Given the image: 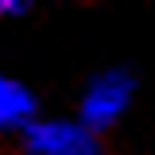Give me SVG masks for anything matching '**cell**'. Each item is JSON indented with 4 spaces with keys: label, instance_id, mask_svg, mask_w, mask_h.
<instances>
[{
    "label": "cell",
    "instance_id": "cell-1",
    "mask_svg": "<svg viewBox=\"0 0 155 155\" xmlns=\"http://www.w3.org/2000/svg\"><path fill=\"white\" fill-rule=\"evenodd\" d=\"M30 155H100L92 129L74 122H33L26 129Z\"/></svg>",
    "mask_w": 155,
    "mask_h": 155
},
{
    "label": "cell",
    "instance_id": "cell-2",
    "mask_svg": "<svg viewBox=\"0 0 155 155\" xmlns=\"http://www.w3.org/2000/svg\"><path fill=\"white\" fill-rule=\"evenodd\" d=\"M133 96V81L126 74H104L89 85L85 100H81V118H85V129H107L118 114L126 111Z\"/></svg>",
    "mask_w": 155,
    "mask_h": 155
},
{
    "label": "cell",
    "instance_id": "cell-3",
    "mask_svg": "<svg viewBox=\"0 0 155 155\" xmlns=\"http://www.w3.org/2000/svg\"><path fill=\"white\" fill-rule=\"evenodd\" d=\"M33 96L11 81V78H0V129H8V126H22L30 114H33Z\"/></svg>",
    "mask_w": 155,
    "mask_h": 155
},
{
    "label": "cell",
    "instance_id": "cell-4",
    "mask_svg": "<svg viewBox=\"0 0 155 155\" xmlns=\"http://www.w3.org/2000/svg\"><path fill=\"white\" fill-rule=\"evenodd\" d=\"M26 4H18V0H0V15H22Z\"/></svg>",
    "mask_w": 155,
    "mask_h": 155
}]
</instances>
